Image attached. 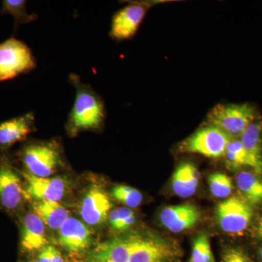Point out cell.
<instances>
[{
    "mask_svg": "<svg viewBox=\"0 0 262 262\" xmlns=\"http://www.w3.org/2000/svg\"><path fill=\"white\" fill-rule=\"evenodd\" d=\"M69 82L75 87L76 96L66 123L67 134L75 137L84 131L99 132L103 129L106 117L102 98L76 74H70Z\"/></svg>",
    "mask_w": 262,
    "mask_h": 262,
    "instance_id": "cell-1",
    "label": "cell"
},
{
    "mask_svg": "<svg viewBox=\"0 0 262 262\" xmlns=\"http://www.w3.org/2000/svg\"><path fill=\"white\" fill-rule=\"evenodd\" d=\"M17 155L25 168L24 172L40 178L53 177L65 165L63 147L56 139L29 141Z\"/></svg>",
    "mask_w": 262,
    "mask_h": 262,
    "instance_id": "cell-2",
    "label": "cell"
},
{
    "mask_svg": "<svg viewBox=\"0 0 262 262\" xmlns=\"http://www.w3.org/2000/svg\"><path fill=\"white\" fill-rule=\"evenodd\" d=\"M257 119L259 118L256 108L249 103H221L212 108L207 122L230 137H241L248 125Z\"/></svg>",
    "mask_w": 262,
    "mask_h": 262,
    "instance_id": "cell-3",
    "label": "cell"
},
{
    "mask_svg": "<svg viewBox=\"0 0 262 262\" xmlns=\"http://www.w3.org/2000/svg\"><path fill=\"white\" fill-rule=\"evenodd\" d=\"M36 67L35 57L23 41L10 37L0 43V82L28 74Z\"/></svg>",
    "mask_w": 262,
    "mask_h": 262,
    "instance_id": "cell-4",
    "label": "cell"
},
{
    "mask_svg": "<svg viewBox=\"0 0 262 262\" xmlns=\"http://www.w3.org/2000/svg\"><path fill=\"white\" fill-rule=\"evenodd\" d=\"M232 139L224 131L208 125L183 141L179 149L182 152L194 153L216 159L224 157L227 146Z\"/></svg>",
    "mask_w": 262,
    "mask_h": 262,
    "instance_id": "cell-5",
    "label": "cell"
},
{
    "mask_svg": "<svg viewBox=\"0 0 262 262\" xmlns=\"http://www.w3.org/2000/svg\"><path fill=\"white\" fill-rule=\"evenodd\" d=\"M252 206L242 196H233L222 202L216 207L215 216L220 228L227 233H242L252 220Z\"/></svg>",
    "mask_w": 262,
    "mask_h": 262,
    "instance_id": "cell-6",
    "label": "cell"
},
{
    "mask_svg": "<svg viewBox=\"0 0 262 262\" xmlns=\"http://www.w3.org/2000/svg\"><path fill=\"white\" fill-rule=\"evenodd\" d=\"M112 207L111 200L104 189L98 184H91L81 198L79 213L85 225L97 227L107 220Z\"/></svg>",
    "mask_w": 262,
    "mask_h": 262,
    "instance_id": "cell-7",
    "label": "cell"
},
{
    "mask_svg": "<svg viewBox=\"0 0 262 262\" xmlns=\"http://www.w3.org/2000/svg\"><path fill=\"white\" fill-rule=\"evenodd\" d=\"M18 173L7 157L0 159V205L8 211H16L28 200Z\"/></svg>",
    "mask_w": 262,
    "mask_h": 262,
    "instance_id": "cell-8",
    "label": "cell"
},
{
    "mask_svg": "<svg viewBox=\"0 0 262 262\" xmlns=\"http://www.w3.org/2000/svg\"><path fill=\"white\" fill-rule=\"evenodd\" d=\"M151 5L133 2L118 10L112 19L110 36L116 41L130 39L135 36Z\"/></svg>",
    "mask_w": 262,
    "mask_h": 262,
    "instance_id": "cell-9",
    "label": "cell"
},
{
    "mask_svg": "<svg viewBox=\"0 0 262 262\" xmlns=\"http://www.w3.org/2000/svg\"><path fill=\"white\" fill-rule=\"evenodd\" d=\"M58 244L72 256L85 254L94 244L92 230L82 221L70 217L58 231Z\"/></svg>",
    "mask_w": 262,
    "mask_h": 262,
    "instance_id": "cell-10",
    "label": "cell"
},
{
    "mask_svg": "<svg viewBox=\"0 0 262 262\" xmlns=\"http://www.w3.org/2000/svg\"><path fill=\"white\" fill-rule=\"evenodd\" d=\"M20 172L25 179L27 199L34 201L59 202L69 189V182L63 177L40 178L24 171Z\"/></svg>",
    "mask_w": 262,
    "mask_h": 262,
    "instance_id": "cell-11",
    "label": "cell"
},
{
    "mask_svg": "<svg viewBox=\"0 0 262 262\" xmlns=\"http://www.w3.org/2000/svg\"><path fill=\"white\" fill-rule=\"evenodd\" d=\"M130 262H168L176 256L175 248L163 239L133 236Z\"/></svg>",
    "mask_w": 262,
    "mask_h": 262,
    "instance_id": "cell-12",
    "label": "cell"
},
{
    "mask_svg": "<svg viewBox=\"0 0 262 262\" xmlns=\"http://www.w3.org/2000/svg\"><path fill=\"white\" fill-rule=\"evenodd\" d=\"M35 130V114L29 112L0 123V148L9 149Z\"/></svg>",
    "mask_w": 262,
    "mask_h": 262,
    "instance_id": "cell-13",
    "label": "cell"
},
{
    "mask_svg": "<svg viewBox=\"0 0 262 262\" xmlns=\"http://www.w3.org/2000/svg\"><path fill=\"white\" fill-rule=\"evenodd\" d=\"M201 218V212L194 205L170 206L160 212L162 225L173 233H180L192 228Z\"/></svg>",
    "mask_w": 262,
    "mask_h": 262,
    "instance_id": "cell-14",
    "label": "cell"
},
{
    "mask_svg": "<svg viewBox=\"0 0 262 262\" xmlns=\"http://www.w3.org/2000/svg\"><path fill=\"white\" fill-rule=\"evenodd\" d=\"M46 226L34 212L24 215L20 229V250L24 253L39 252L49 245Z\"/></svg>",
    "mask_w": 262,
    "mask_h": 262,
    "instance_id": "cell-15",
    "label": "cell"
},
{
    "mask_svg": "<svg viewBox=\"0 0 262 262\" xmlns=\"http://www.w3.org/2000/svg\"><path fill=\"white\" fill-rule=\"evenodd\" d=\"M132 237L115 238L98 245L90 255L99 262H130Z\"/></svg>",
    "mask_w": 262,
    "mask_h": 262,
    "instance_id": "cell-16",
    "label": "cell"
},
{
    "mask_svg": "<svg viewBox=\"0 0 262 262\" xmlns=\"http://www.w3.org/2000/svg\"><path fill=\"white\" fill-rule=\"evenodd\" d=\"M200 179L201 175L194 164L181 163L172 177V189L180 198H189L195 194L199 186Z\"/></svg>",
    "mask_w": 262,
    "mask_h": 262,
    "instance_id": "cell-17",
    "label": "cell"
},
{
    "mask_svg": "<svg viewBox=\"0 0 262 262\" xmlns=\"http://www.w3.org/2000/svg\"><path fill=\"white\" fill-rule=\"evenodd\" d=\"M32 209L51 230H59L70 217V211L59 202L34 201Z\"/></svg>",
    "mask_w": 262,
    "mask_h": 262,
    "instance_id": "cell-18",
    "label": "cell"
},
{
    "mask_svg": "<svg viewBox=\"0 0 262 262\" xmlns=\"http://www.w3.org/2000/svg\"><path fill=\"white\" fill-rule=\"evenodd\" d=\"M244 149L254 160L262 175V120L257 119L250 124L241 136Z\"/></svg>",
    "mask_w": 262,
    "mask_h": 262,
    "instance_id": "cell-19",
    "label": "cell"
},
{
    "mask_svg": "<svg viewBox=\"0 0 262 262\" xmlns=\"http://www.w3.org/2000/svg\"><path fill=\"white\" fill-rule=\"evenodd\" d=\"M236 184L241 196L251 206L262 204V181L255 174L241 172L236 177Z\"/></svg>",
    "mask_w": 262,
    "mask_h": 262,
    "instance_id": "cell-20",
    "label": "cell"
},
{
    "mask_svg": "<svg viewBox=\"0 0 262 262\" xmlns=\"http://www.w3.org/2000/svg\"><path fill=\"white\" fill-rule=\"evenodd\" d=\"M224 157L229 168L236 169L242 166L251 167L256 173L261 176L257 165L244 149L241 141L232 139L229 141Z\"/></svg>",
    "mask_w": 262,
    "mask_h": 262,
    "instance_id": "cell-21",
    "label": "cell"
},
{
    "mask_svg": "<svg viewBox=\"0 0 262 262\" xmlns=\"http://www.w3.org/2000/svg\"><path fill=\"white\" fill-rule=\"evenodd\" d=\"M26 5L27 2L24 0H5L3 1L1 14L12 15L15 20V28L17 29L20 24H29L37 18L35 13H28Z\"/></svg>",
    "mask_w": 262,
    "mask_h": 262,
    "instance_id": "cell-22",
    "label": "cell"
},
{
    "mask_svg": "<svg viewBox=\"0 0 262 262\" xmlns=\"http://www.w3.org/2000/svg\"><path fill=\"white\" fill-rule=\"evenodd\" d=\"M110 228L115 233H122L129 230L136 223L135 212L127 207L115 208L110 211L108 219Z\"/></svg>",
    "mask_w": 262,
    "mask_h": 262,
    "instance_id": "cell-23",
    "label": "cell"
},
{
    "mask_svg": "<svg viewBox=\"0 0 262 262\" xmlns=\"http://www.w3.org/2000/svg\"><path fill=\"white\" fill-rule=\"evenodd\" d=\"M112 196L127 208H136L142 203L143 196L135 188L127 185H117L112 190Z\"/></svg>",
    "mask_w": 262,
    "mask_h": 262,
    "instance_id": "cell-24",
    "label": "cell"
},
{
    "mask_svg": "<svg viewBox=\"0 0 262 262\" xmlns=\"http://www.w3.org/2000/svg\"><path fill=\"white\" fill-rule=\"evenodd\" d=\"M210 191L215 198L225 199L229 198L233 189L232 179L222 173H212L208 177Z\"/></svg>",
    "mask_w": 262,
    "mask_h": 262,
    "instance_id": "cell-25",
    "label": "cell"
},
{
    "mask_svg": "<svg viewBox=\"0 0 262 262\" xmlns=\"http://www.w3.org/2000/svg\"><path fill=\"white\" fill-rule=\"evenodd\" d=\"M190 262H215L209 238L201 234L193 242Z\"/></svg>",
    "mask_w": 262,
    "mask_h": 262,
    "instance_id": "cell-26",
    "label": "cell"
},
{
    "mask_svg": "<svg viewBox=\"0 0 262 262\" xmlns=\"http://www.w3.org/2000/svg\"><path fill=\"white\" fill-rule=\"evenodd\" d=\"M36 259L39 262H67L62 253L51 245L39 251Z\"/></svg>",
    "mask_w": 262,
    "mask_h": 262,
    "instance_id": "cell-27",
    "label": "cell"
},
{
    "mask_svg": "<svg viewBox=\"0 0 262 262\" xmlns=\"http://www.w3.org/2000/svg\"><path fill=\"white\" fill-rule=\"evenodd\" d=\"M222 262H253L244 250L238 247L226 249L222 255Z\"/></svg>",
    "mask_w": 262,
    "mask_h": 262,
    "instance_id": "cell-28",
    "label": "cell"
},
{
    "mask_svg": "<svg viewBox=\"0 0 262 262\" xmlns=\"http://www.w3.org/2000/svg\"><path fill=\"white\" fill-rule=\"evenodd\" d=\"M256 231H257L258 237L262 239V217L260 219L259 221H258L257 229H256Z\"/></svg>",
    "mask_w": 262,
    "mask_h": 262,
    "instance_id": "cell-29",
    "label": "cell"
},
{
    "mask_svg": "<svg viewBox=\"0 0 262 262\" xmlns=\"http://www.w3.org/2000/svg\"><path fill=\"white\" fill-rule=\"evenodd\" d=\"M83 262H99L98 260H96V258L93 257L91 255L88 254L87 257L85 258V259L84 260Z\"/></svg>",
    "mask_w": 262,
    "mask_h": 262,
    "instance_id": "cell-30",
    "label": "cell"
},
{
    "mask_svg": "<svg viewBox=\"0 0 262 262\" xmlns=\"http://www.w3.org/2000/svg\"><path fill=\"white\" fill-rule=\"evenodd\" d=\"M24 262H39V261H38L37 259H32V260H29V261H24Z\"/></svg>",
    "mask_w": 262,
    "mask_h": 262,
    "instance_id": "cell-31",
    "label": "cell"
},
{
    "mask_svg": "<svg viewBox=\"0 0 262 262\" xmlns=\"http://www.w3.org/2000/svg\"><path fill=\"white\" fill-rule=\"evenodd\" d=\"M259 256H260V258H261V259L262 261V248H261V249H260V251H259Z\"/></svg>",
    "mask_w": 262,
    "mask_h": 262,
    "instance_id": "cell-32",
    "label": "cell"
}]
</instances>
